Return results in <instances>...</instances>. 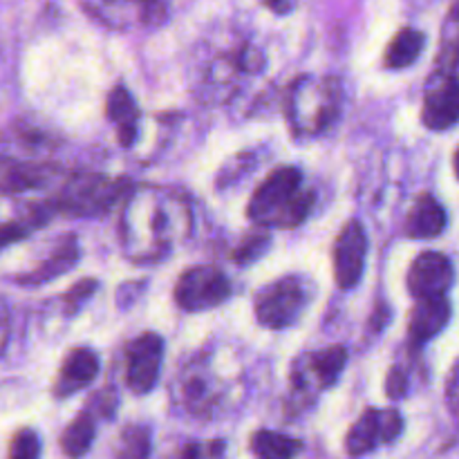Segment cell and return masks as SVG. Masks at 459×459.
I'll return each instance as SVG.
<instances>
[{
    "mask_svg": "<svg viewBox=\"0 0 459 459\" xmlns=\"http://www.w3.org/2000/svg\"><path fill=\"white\" fill-rule=\"evenodd\" d=\"M191 227L186 204L175 193L157 188L128 191L121 220V242L137 263L160 260Z\"/></svg>",
    "mask_w": 459,
    "mask_h": 459,
    "instance_id": "cell-1",
    "label": "cell"
},
{
    "mask_svg": "<svg viewBox=\"0 0 459 459\" xmlns=\"http://www.w3.org/2000/svg\"><path fill=\"white\" fill-rule=\"evenodd\" d=\"M316 193L303 188V175L294 166H281L264 178L251 195L247 215L258 229H296L309 218Z\"/></svg>",
    "mask_w": 459,
    "mask_h": 459,
    "instance_id": "cell-2",
    "label": "cell"
},
{
    "mask_svg": "<svg viewBox=\"0 0 459 459\" xmlns=\"http://www.w3.org/2000/svg\"><path fill=\"white\" fill-rule=\"evenodd\" d=\"M341 85L330 76H300L287 94V119L303 137L321 134L339 117Z\"/></svg>",
    "mask_w": 459,
    "mask_h": 459,
    "instance_id": "cell-3",
    "label": "cell"
},
{
    "mask_svg": "<svg viewBox=\"0 0 459 459\" xmlns=\"http://www.w3.org/2000/svg\"><path fill=\"white\" fill-rule=\"evenodd\" d=\"M128 179L97 173L72 175L52 204L61 213L83 218V215L106 213L117 202H121V197L128 195Z\"/></svg>",
    "mask_w": 459,
    "mask_h": 459,
    "instance_id": "cell-4",
    "label": "cell"
},
{
    "mask_svg": "<svg viewBox=\"0 0 459 459\" xmlns=\"http://www.w3.org/2000/svg\"><path fill=\"white\" fill-rule=\"evenodd\" d=\"M307 303V282L300 276H285L255 294L254 312L260 325L267 330H285L299 321Z\"/></svg>",
    "mask_w": 459,
    "mask_h": 459,
    "instance_id": "cell-5",
    "label": "cell"
},
{
    "mask_svg": "<svg viewBox=\"0 0 459 459\" xmlns=\"http://www.w3.org/2000/svg\"><path fill=\"white\" fill-rule=\"evenodd\" d=\"M175 303L184 312H209L220 307L231 296V282L222 269L213 264H197L186 269L175 282Z\"/></svg>",
    "mask_w": 459,
    "mask_h": 459,
    "instance_id": "cell-6",
    "label": "cell"
},
{
    "mask_svg": "<svg viewBox=\"0 0 459 459\" xmlns=\"http://www.w3.org/2000/svg\"><path fill=\"white\" fill-rule=\"evenodd\" d=\"M83 12L110 30L130 27H155L166 21V0H79Z\"/></svg>",
    "mask_w": 459,
    "mask_h": 459,
    "instance_id": "cell-7",
    "label": "cell"
},
{
    "mask_svg": "<svg viewBox=\"0 0 459 459\" xmlns=\"http://www.w3.org/2000/svg\"><path fill=\"white\" fill-rule=\"evenodd\" d=\"M164 361V339L155 332H143L126 345V385L134 394H148L160 379Z\"/></svg>",
    "mask_w": 459,
    "mask_h": 459,
    "instance_id": "cell-8",
    "label": "cell"
},
{
    "mask_svg": "<svg viewBox=\"0 0 459 459\" xmlns=\"http://www.w3.org/2000/svg\"><path fill=\"white\" fill-rule=\"evenodd\" d=\"M403 433V417L394 408H368L345 437L350 455H366L381 444H393Z\"/></svg>",
    "mask_w": 459,
    "mask_h": 459,
    "instance_id": "cell-9",
    "label": "cell"
},
{
    "mask_svg": "<svg viewBox=\"0 0 459 459\" xmlns=\"http://www.w3.org/2000/svg\"><path fill=\"white\" fill-rule=\"evenodd\" d=\"M332 258H334L336 285L343 291L354 290L361 282L368 258V233L359 220H350L341 229L339 238L334 242Z\"/></svg>",
    "mask_w": 459,
    "mask_h": 459,
    "instance_id": "cell-10",
    "label": "cell"
},
{
    "mask_svg": "<svg viewBox=\"0 0 459 459\" xmlns=\"http://www.w3.org/2000/svg\"><path fill=\"white\" fill-rule=\"evenodd\" d=\"M455 281L453 263L439 251H424L412 260L408 269L406 285L412 299H433V296H446Z\"/></svg>",
    "mask_w": 459,
    "mask_h": 459,
    "instance_id": "cell-11",
    "label": "cell"
},
{
    "mask_svg": "<svg viewBox=\"0 0 459 459\" xmlns=\"http://www.w3.org/2000/svg\"><path fill=\"white\" fill-rule=\"evenodd\" d=\"M345 363H348V350L343 345H330V348L309 352L299 359L291 379L299 390H327L339 381L341 372L345 370Z\"/></svg>",
    "mask_w": 459,
    "mask_h": 459,
    "instance_id": "cell-12",
    "label": "cell"
},
{
    "mask_svg": "<svg viewBox=\"0 0 459 459\" xmlns=\"http://www.w3.org/2000/svg\"><path fill=\"white\" fill-rule=\"evenodd\" d=\"M421 121L429 130H448L459 121V81L437 72L426 90Z\"/></svg>",
    "mask_w": 459,
    "mask_h": 459,
    "instance_id": "cell-13",
    "label": "cell"
},
{
    "mask_svg": "<svg viewBox=\"0 0 459 459\" xmlns=\"http://www.w3.org/2000/svg\"><path fill=\"white\" fill-rule=\"evenodd\" d=\"M451 321V303L446 296H433V299H417L415 307L411 309L408 318V341L411 348H421L433 341Z\"/></svg>",
    "mask_w": 459,
    "mask_h": 459,
    "instance_id": "cell-14",
    "label": "cell"
},
{
    "mask_svg": "<svg viewBox=\"0 0 459 459\" xmlns=\"http://www.w3.org/2000/svg\"><path fill=\"white\" fill-rule=\"evenodd\" d=\"M99 370H101V363H99V357L92 350H70L67 357L63 359L56 381H54V397L65 399L81 393V390H85L94 379H97Z\"/></svg>",
    "mask_w": 459,
    "mask_h": 459,
    "instance_id": "cell-15",
    "label": "cell"
},
{
    "mask_svg": "<svg viewBox=\"0 0 459 459\" xmlns=\"http://www.w3.org/2000/svg\"><path fill=\"white\" fill-rule=\"evenodd\" d=\"M76 260H79V242H76L74 236H63L54 242L52 254L45 260H40L34 272L18 276V282L21 285H43V282L54 281V278L70 272L76 264Z\"/></svg>",
    "mask_w": 459,
    "mask_h": 459,
    "instance_id": "cell-16",
    "label": "cell"
},
{
    "mask_svg": "<svg viewBox=\"0 0 459 459\" xmlns=\"http://www.w3.org/2000/svg\"><path fill=\"white\" fill-rule=\"evenodd\" d=\"M52 166L36 164V161L0 160V193L13 195V193L45 186V182L52 178Z\"/></svg>",
    "mask_w": 459,
    "mask_h": 459,
    "instance_id": "cell-17",
    "label": "cell"
},
{
    "mask_svg": "<svg viewBox=\"0 0 459 459\" xmlns=\"http://www.w3.org/2000/svg\"><path fill=\"white\" fill-rule=\"evenodd\" d=\"M446 222L448 218L444 206L433 195L424 193V195L417 197L411 213H408L406 233L412 240H430V238L442 236Z\"/></svg>",
    "mask_w": 459,
    "mask_h": 459,
    "instance_id": "cell-18",
    "label": "cell"
},
{
    "mask_svg": "<svg viewBox=\"0 0 459 459\" xmlns=\"http://www.w3.org/2000/svg\"><path fill=\"white\" fill-rule=\"evenodd\" d=\"M106 115L117 128V137L124 148H130L137 137V121H139V108L134 103V97L126 85H115L108 94Z\"/></svg>",
    "mask_w": 459,
    "mask_h": 459,
    "instance_id": "cell-19",
    "label": "cell"
},
{
    "mask_svg": "<svg viewBox=\"0 0 459 459\" xmlns=\"http://www.w3.org/2000/svg\"><path fill=\"white\" fill-rule=\"evenodd\" d=\"M426 45V36L421 34L415 27H403L394 34V39L390 40L388 49H385L384 63L388 70H403V67H411L417 58L421 56V49Z\"/></svg>",
    "mask_w": 459,
    "mask_h": 459,
    "instance_id": "cell-20",
    "label": "cell"
},
{
    "mask_svg": "<svg viewBox=\"0 0 459 459\" xmlns=\"http://www.w3.org/2000/svg\"><path fill=\"white\" fill-rule=\"evenodd\" d=\"M97 435V424H94V415L90 411L79 412L74 420L67 424V429L61 435V448L67 457L79 459L90 451Z\"/></svg>",
    "mask_w": 459,
    "mask_h": 459,
    "instance_id": "cell-21",
    "label": "cell"
},
{
    "mask_svg": "<svg viewBox=\"0 0 459 459\" xmlns=\"http://www.w3.org/2000/svg\"><path fill=\"white\" fill-rule=\"evenodd\" d=\"M303 448L299 439L276 430H258L251 437V451L260 459H294Z\"/></svg>",
    "mask_w": 459,
    "mask_h": 459,
    "instance_id": "cell-22",
    "label": "cell"
},
{
    "mask_svg": "<svg viewBox=\"0 0 459 459\" xmlns=\"http://www.w3.org/2000/svg\"><path fill=\"white\" fill-rule=\"evenodd\" d=\"M151 455V429L143 424H128L119 435L115 459H148Z\"/></svg>",
    "mask_w": 459,
    "mask_h": 459,
    "instance_id": "cell-23",
    "label": "cell"
},
{
    "mask_svg": "<svg viewBox=\"0 0 459 459\" xmlns=\"http://www.w3.org/2000/svg\"><path fill=\"white\" fill-rule=\"evenodd\" d=\"M269 242H272V238H269V233H264V229L263 231L251 233V236H247L245 240L236 247V251H233V260H236L240 267H247V264L255 263V260L269 249Z\"/></svg>",
    "mask_w": 459,
    "mask_h": 459,
    "instance_id": "cell-24",
    "label": "cell"
},
{
    "mask_svg": "<svg viewBox=\"0 0 459 459\" xmlns=\"http://www.w3.org/2000/svg\"><path fill=\"white\" fill-rule=\"evenodd\" d=\"M9 459H40V439L31 429H22L9 444Z\"/></svg>",
    "mask_w": 459,
    "mask_h": 459,
    "instance_id": "cell-25",
    "label": "cell"
},
{
    "mask_svg": "<svg viewBox=\"0 0 459 459\" xmlns=\"http://www.w3.org/2000/svg\"><path fill=\"white\" fill-rule=\"evenodd\" d=\"M97 290L99 282L94 281V278H85V281H79L76 285H72L70 290H67V294L63 296V299H65V312L70 314V316H74V314L92 299Z\"/></svg>",
    "mask_w": 459,
    "mask_h": 459,
    "instance_id": "cell-26",
    "label": "cell"
},
{
    "mask_svg": "<svg viewBox=\"0 0 459 459\" xmlns=\"http://www.w3.org/2000/svg\"><path fill=\"white\" fill-rule=\"evenodd\" d=\"M408 388H411V381H408V372L403 368L394 366L390 368L388 377H385V394L390 399H403L408 394Z\"/></svg>",
    "mask_w": 459,
    "mask_h": 459,
    "instance_id": "cell-27",
    "label": "cell"
},
{
    "mask_svg": "<svg viewBox=\"0 0 459 459\" xmlns=\"http://www.w3.org/2000/svg\"><path fill=\"white\" fill-rule=\"evenodd\" d=\"M34 229L21 220V222H7V224H0V251L7 249L9 245H16V242L25 240Z\"/></svg>",
    "mask_w": 459,
    "mask_h": 459,
    "instance_id": "cell-28",
    "label": "cell"
},
{
    "mask_svg": "<svg viewBox=\"0 0 459 459\" xmlns=\"http://www.w3.org/2000/svg\"><path fill=\"white\" fill-rule=\"evenodd\" d=\"M446 406L459 420V359L453 363L446 379Z\"/></svg>",
    "mask_w": 459,
    "mask_h": 459,
    "instance_id": "cell-29",
    "label": "cell"
},
{
    "mask_svg": "<svg viewBox=\"0 0 459 459\" xmlns=\"http://www.w3.org/2000/svg\"><path fill=\"white\" fill-rule=\"evenodd\" d=\"M299 3L300 0H260V4L267 7L272 13H276V16H290L299 7Z\"/></svg>",
    "mask_w": 459,
    "mask_h": 459,
    "instance_id": "cell-30",
    "label": "cell"
},
{
    "mask_svg": "<svg viewBox=\"0 0 459 459\" xmlns=\"http://www.w3.org/2000/svg\"><path fill=\"white\" fill-rule=\"evenodd\" d=\"M175 459H202V446L200 444H186Z\"/></svg>",
    "mask_w": 459,
    "mask_h": 459,
    "instance_id": "cell-31",
    "label": "cell"
},
{
    "mask_svg": "<svg viewBox=\"0 0 459 459\" xmlns=\"http://www.w3.org/2000/svg\"><path fill=\"white\" fill-rule=\"evenodd\" d=\"M7 334H9V321H7V312L0 305V352H3L4 343H7Z\"/></svg>",
    "mask_w": 459,
    "mask_h": 459,
    "instance_id": "cell-32",
    "label": "cell"
},
{
    "mask_svg": "<svg viewBox=\"0 0 459 459\" xmlns=\"http://www.w3.org/2000/svg\"><path fill=\"white\" fill-rule=\"evenodd\" d=\"M453 169H455V175L459 179V148L455 151V157H453Z\"/></svg>",
    "mask_w": 459,
    "mask_h": 459,
    "instance_id": "cell-33",
    "label": "cell"
}]
</instances>
